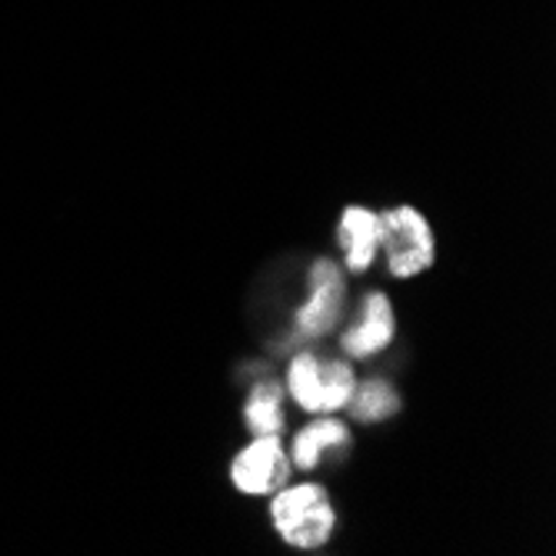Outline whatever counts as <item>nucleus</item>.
<instances>
[{"instance_id": "f257e3e1", "label": "nucleus", "mask_w": 556, "mask_h": 556, "mask_svg": "<svg viewBox=\"0 0 556 556\" xmlns=\"http://www.w3.org/2000/svg\"><path fill=\"white\" fill-rule=\"evenodd\" d=\"M270 523L293 549H320L337 530V510L320 483H296L270 493Z\"/></svg>"}, {"instance_id": "f03ea898", "label": "nucleus", "mask_w": 556, "mask_h": 556, "mask_svg": "<svg viewBox=\"0 0 556 556\" xmlns=\"http://www.w3.org/2000/svg\"><path fill=\"white\" fill-rule=\"evenodd\" d=\"M380 250L387 254V270L396 280H414L433 267L437 237L417 207L400 204L380 214Z\"/></svg>"}, {"instance_id": "7ed1b4c3", "label": "nucleus", "mask_w": 556, "mask_h": 556, "mask_svg": "<svg viewBox=\"0 0 556 556\" xmlns=\"http://www.w3.org/2000/svg\"><path fill=\"white\" fill-rule=\"evenodd\" d=\"M311 290H307V300L300 303L296 314H293V333L300 340H320L327 337L340 314H343V303H346V283H343V274L333 261L320 257L314 267H311Z\"/></svg>"}, {"instance_id": "20e7f679", "label": "nucleus", "mask_w": 556, "mask_h": 556, "mask_svg": "<svg viewBox=\"0 0 556 556\" xmlns=\"http://www.w3.org/2000/svg\"><path fill=\"white\" fill-rule=\"evenodd\" d=\"M290 453L280 437H254L230 464V480L243 496H270L290 480Z\"/></svg>"}, {"instance_id": "39448f33", "label": "nucleus", "mask_w": 556, "mask_h": 556, "mask_svg": "<svg viewBox=\"0 0 556 556\" xmlns=\"http://www.w3.org/2000/svg\"><path fill=\"white\" fill-rule=\"evenodd\" d=\"M396 337V317L387 293L374 290L361 303V317L343 330V353L350 361H370L383 353Z\"/></svg>"}, {"instance_id": "423d86ee", "label": "nucleus", "mask_w": 556, "mask_h": 556, "mask_svg": "<svg viewBox=\"0 0 556 556\" xmlns=\"http://www.w3.org/2000/svg\"><path fill=\"white\" fill-rule=\"evenodd\" d=\"M337 243L343 254V267L350 274H367L380 254V214L364 204L343 207L337 224Z\"/></svg>"}, {"instance_id": "0eeeda50", "label": "nucleus", "mask_w": 556, "mask_h": 556, "mask_svg": "<svg viewBox=\"0 0 556 556\" xmlns=\"http://www.w3.org/2000/svg\"><path fill=\"white\" fill-rule=\"evenodd\" d=\"M346 446H350V427L343 420H337L333 414H317L307 427L296 430L287 453L296 470L314 473L324 457H330L337 450H346Z\"/></svg>"}, {"instance_id": "6e6552de", "label": "nucleus", "mask_w": 556, "mask_h": 556, "mask_svg": "<svg viewBox=\"0 0 556 556\" xmlns=\"http://www.w3.org/2000/svg\"><path fill=\"white\" fill-rule=\"evenodd\" d=\"M243 427L254 437H280V430L287 427L280 383L261 380L254 390H250V396L243 403Z\"/></svg>"}, {"instance_id": "1a4fd4ad", "label": "nucleus", "mask_w": 556, "mask_h": 556, "mask_svg": "<svg viewBox=\"0 0 556 556\" xmlns=\"http://www.w3.org/2000/svg\"><path fill=\"white\" fill-rule=\"evenodd\" d=\"M350 417L357 424H387L393 420L400 410H403V400L400 393L393 390V383L380 380V377H370L364 383H357V390H353L350 403H346Z\"/></svg>"}, {"instance_id": "9d476101", "label": "nucleus", "mask_w": 556, "mask_h": 556, "mask_svg": "<svg viewBox=\"0 0 556 556\" xmlns=\"http://www.w3.org/2000/svg\"><path fill=\"white\" fill-rule=\"evenodd\" d=\"M320 380H324V361L317 357V353L303 350L287 367V387L283 390L290 393V400L300 410L317 417L320 414Z\"/></svg>"}, {"instance_id": "9b49d317", "label": "nucleus", "mask_w": 556, "mask_h": 556, "mask_svg": "<svg viewBox=\"0 0 556 556\" xmlns=\"http://www.w3.org/2000/svg\"><path fill=\"white\" fill-rule=\"evenodd\" d=\"M357 390V374L346 361H324V380H320V414H340Z\"/></svg>"}]
</instances>
